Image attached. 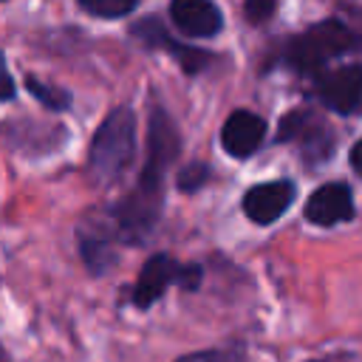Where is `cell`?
<instances>
[{"label":"cell","instance_id":"6da1fadb","mask_svg":"<svg viewBox=\"0 0 362 362\" xmlns=\"http://www.w3.org/2000/svg\"><path fill=\"white\" fill-rule=\"evenodd\" d=\"M181 153V133L173 122V116L164 107H153L150 124H147V158L141 164V173L133 184V189L110 206L116 232L122 243L139 246L144 243L164 209V189H167V170Z\"/></svg>","mask_w":362,"mask_h":362},{"label":"cell","instance_id":"7a4b0ae2","mask_svg":"<svg viewBox=\"0 0 362 362\" xmlns=\"http://www.w3.org/2000/svg\"><path fill=\"white\" fill-rule=\"evenodd\" d=\"M136 156V113L130 107H116L96 127L88 150V175L93 184L119 181Z\"/></svg>","mask_w":362,"mask_h":362},{"label":"cell","instance_id":"3957f363","mask_svg":"<svg viewBox=\"0 0 362 362\" xmlns=\"http://www.w3.org/2000/svg\"><path fill=\"white\" fill-rule=\"evenodd\" d=\"M354 48V31L339 20H322L300 31L283 48V62L297 74H320L325 65Z\"/></svg>","mask_w":362,"mask_h":362},{"label":"cell","instance_id":"277c9868","mask_svg":"<svg viewBox=\"0 0 362 362\" xmlns=\"http://www.w3.org/2000/svg\"><path fill=\"white\" fill-rule=\"evenodd\" d=\"M204 269L198 263H181L173 255H153L141 266L136 286H133V305L136 308H150L153 303L161 300V294L170 286H178L184 291H195L201 286Z\"/></svg>","mask_w":362,"mask_h":362},{"label":"cell","instance_id":"5b68a950","mask_svg":"<svg viewBox=\"0 0 362 362\" xmlns=\"http://www.w3.org/2000/svg\"><path fill=\"white\" fill-rule=\"evenodd\" d=\"M277 141H291L300 147L303 161L308 164H320L325 158H331L334 153V130L311 110H291L280 119L277 127Z\"/></svg>","mask_w":362,"mask_h":362},{"label":"cell","instance_id":"8992f818","mask_svg":"<svg viewBox=\"0 0 362 362\" xmlns=\"http://www.w3.org/2000/svg\"><path fill=\"white\" fill-rule=\"evenodd\" d=\"M76 243H79V255L88 263V269L93 274H105L116 263V243H122L110 209L88 212L76 223Z\"/></svg>","mask_w":362,"mask_h":362},{"label":"cell","instance_id":"52a82bcc","mask_svg":"<svg viewBox=\"0 0 362 362\" xmlns=\"http://www.w3.org/2000/svg\"><path fill=\"white\" fill-rule=\"evenodd\" d=\"M314 96L334 113H356L362 107V65L320 71L314 79Z\"/></svg>","mask_w":362,"mask_h":362},{"label":"cell","instance_id":"ba28073f","mask_svg":"<svg viewBox=\"0 0 362 362\" xmlns=\"http://www.w3.org/2000/svg\"><path fill=\"white\" fill-rule=\"evenodd\" d=\"M297 198V187L288 178H274L266 184L252 187L243 195V212L249 221H255L257 226H269L274 223Z\"/></svg>","mask_w":362,"mask_h":362},{"label":"cell","instance_id":"9c48e42d","mask_svg":"<svg viewBox=\"0 0 362 362\" xmlns=\"http://www.w3.org/2000/svg\"><path fill=\"white\" fill-rule=\"evenodd\" d=\"M356 215L351 187L342 181H331L317 187L305 201V221L317 226H334L342 221H351Z\"/></svg>","mask_w":362,"mask_h":362},{"label":"cell","instance_id":"30bf717a","mask_svg":"<svg viewBox=\"0 0 362 362\" xmlns=\"http://www.w3.org/2000/svg\"><path fill=\"white\" fill-rule=\"evenodd\" d=\"M133 37L141 40L144 45H150V48H161V51L173 54L187 74H201L212 62V54L209 51H201V48H192V45H181L178 40H173L164 31V25L158 20H141V23H136L133 25Z\"/></svg>","mask_w":362,"mask_h":362},{"label":"cell","instance_id":"8fae6325","mask_svg":"<svg viewBox=\"0 0 362 362\" xmlns=\"http://www.w3.org/2000/svg\"><path fill=\"white\" fill-rule=\"evenodd\" d=\"M266 139V122L252 110H235L221 127V147L235 158H249Z\"/></svg>","mask_w":362,"mask_h":362},{"label":"cell","instance_id":"7c38bea8","mask_svg":"<svg viewBox=\"0 0 362 362\" xmlns=\"http://www.w3.org/2000/svg\"><path fill=\"white\" fill-rule=\"evenodd\" d=\"M170 17L187 37H212L223 28V14L212 0H170Z\"/></svg>","mask_w":362,"mask_h":362},{"label":"cell","instance_id":"4fadbf2b","mask_svg":"<svg viewBox=\"0 0 362 362\" xmlns=\"http://www.w3.org/2000/svg\"><path fill=\"white\" fill-rule=\"evenodd\" d=\"M25 88H28V93H31L37 102H42L48 110H65V107H71V93H68L65 88L48 85V82H42V79H37V76H25Z\"/></svg>","mask_w":362,"mask_h":362},{"label":"cell","instance_id":"5bb4252c","mask_svg":"<svg viewBox=\"0 0 362 362\" xmlns=\"http://www.w3.org/2000/svg\"><path fill=\"white\" fill-rule=\"evenodd\" d=\"M88 14L102 17V20H119L124 14H130L139 0H76Z\"/></svg>","mask_w":362,"mask_h":362},{"label":"cell","instance_id":"9a60e30c","mask_svg":"<svg viewBox=\"0 0 362 362\" xmlns=\"http://www.w3.org/2000/svg\"><path fill=\"white\" fill-rule=\"evenodd\" d=\"M175 362H246V356L238 348H212V351H195Z\"/></svg>","mask_w":362,"mask_h":362},{"label":"cell","instance_id":"2e32d148","mask_svg":"<svg viewBox=\"0 0 362 362\" xmlns=\"http://www.w3.org/2000/svg\"><path fill=\"white\" fill-rule=\"evenodd\" d=\"M206 178H209V167L201 164V161H192L189 167H184L178 173V189L181 192H195L206 184Z\"/></svg>","mask_w":362,"mask_h":362},{"label":"cell","instance_id":"e0dca14e","mask_svg":"<svg viewBox=\"0 0 362 362\" xmlns=\"http://www.w3.org/2000/svg\"><path fill=\"white\" fill-rule=\"evenodd\" d=\"M277 8V0H246L243 3V11H246V20L249 23H266Z\"/></svg>","mask_w":362,"mask_h":362},{"label":"cell","instance_id":"ac0fdd59","mask_svg":"<svg viewBox=\"0 0 362 362\" xmlns=\"http://www.w3.org/2000/svg\"><path fill=\"white\" fill-rule=\"evenodd\" d=\"M14 93H17L14 79H11V74H8V68H6V59H3V54H0V102L14 99Z\"/></svg>","mask_w":362,"mask_h":362},{"label":"cell","instance_id":"d6986e66","mask_svg":"<svg viewBox=\"0 0 362 362\" xmlns=\"http://www.w3.org/2000/svg\"><path fill=\"white\" fill-rule=\"evenodd\" d=\"M351 167H354V170H356V175L362 178V139L351 147Z\"/></svg>","mask_w":362,"mask_h":362},{"label":"cell","instance_id":"ffe728a7","mask_svg":"<svg viewBox=\"0 0 362 362\" xmlns=\"http://www.w3.org/2000/svg\"><path fill=\"white\" fill-rule=\"evenodd\" d=\"M311 362H320V359H311Z\"/></svg>","mask_w":362,"mask_h":362}]
</instances>
